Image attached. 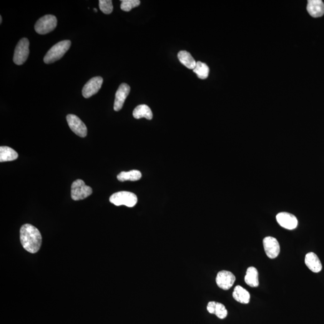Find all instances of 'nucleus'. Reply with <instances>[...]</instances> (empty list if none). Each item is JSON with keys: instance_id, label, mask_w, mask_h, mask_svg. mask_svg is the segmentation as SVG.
<instances>
[{"instance_id": "obj_1", "label": "nucleus", "mask_w": 324, "mask_h": 324, "mask_svg": "<svg viewBox=\"0 0 324 324\" xmlns=\"http://www.w3.org/2000/svg\"><path fill=\"white\" fill-rule=\"evenodd\" d=\"M42 235L40 231L30 224H25L20 230V240L25 250L36 253L42 245Z\"/></svg>"}, {"instance_id": "obj_2", "label": "nucleus", "mask_w": 324, "mask_h": 324, "mask_svg": "<svg viewBox=\"0 0 324 324\" xmlns=\"http://www.w3.org/2000/svg\"><path fill=\"white\" fill-rule=\"evenodd\" d=\"M71 46L70 41H62L54 45L45 55L44 61L46 64H51L62 59Z\"/></svg>"}, {"instance_id": "obj_3", "label": "nucleus", "mask_w": 324, "mask_h": 324, "mask_svg": "<svg viewBox=\"0 0 324 324\" xmlns=\"http://www.w3.org/2000/svg\"><path fill=\"white\" fill-rule=\"evenodd\" d=\"M109 201L116 206L125 205L128 207H134L138 202V198L134 193L122 191L112 195Z\"/></svg>"}, {"instance_id": "obj_4", "label": "nucleus", "mask_w": 324, "mask_h": 324, "mask_svg": "<svg viewBox=\"0 0 324 324\" xmlns=\"http://www.w3.org/2000/svg\"><path fill=\"white\" fill-rule=\"evenodd\" d=\"M57 25V17L47 15L40 18L35 24V31L39 34H46L53 31Z\"/></svg>"}, {"instance_id": "obj_5", "label": "nucleus", "mask_w": 324, "mask_h": 324, "mask_svg": "<svg viewBox=\"0 0 324 324\" xmlns=\"http://www.w3.org/2000/svg\"><path fill=\"white\" fill-rule=\"evenodd\" d=\"M93 193L92 187L85 185L84 181L77 180L72 183L71 197L73 200L79 201L85 199Z\"/></svg>"}, {"instance_id": "obj_6", "label": "nucleus", "mask_w": 324, "mask_h": 324, "mask_svg": "<svg viewBox=\"0 0 324 324\" xmlns=\"http://www.w3.org/2000/svg\"><path fill=\"white\" fill-rule=\"evenodd\" d=\"M30 43L29 39L23 38L20 40L15 49L14 62L17 65H22L27 61L29 57Z\"/></svg>"}, {"instance_id": "obj_7", "label": "nucleus", "mask_w": 324, "mask_h": 324, "mask_svg": "<svg viewBox=\"0 0 324 324\" xmlns=\"http://www.w3.org/2000/svg\"><path fill=\"white\" fill-rule=\"evenodd\" d=\"M66 119L70 129L75 134L82 138L86 137L87 135V128L86 125H85L84 123L81 121V120L78 117L74 114H69L67 115Z\"/></svg>"}, {"instance_id": "obj_8", "label": "nucleus", "mask_w": 324, "mask_h": 324, "mask_svg": "<svg viewBox=\"0 0 324 324\" xmlns=\"http://www.w3.org/2000/svg\"><path fill=\"white\" fill-rule=\"evenodd\" d=\"M236 280L235 276L230 271H219L216 276V281L217 286L223 290H228L232 287Z\"/></svg>"}, {"instance_id": "obj_9", "label": "nucleus", "mask_w": 324, "mask_h": 324, "mask_svg": "<svg viewBox=\"0 0 324 324\" xmlns=\"http://www.w3.org/2000/svg\"><path fill=\"white\" fill-rule=\"evenodd\" d=\"M103 82H104V79L100 77H94L90 79L83 87V96L88 99L97 93L101 89Z\"/></svg>"}, {"instance_id": "obj_10", "label": "nucleus", "mask_w": 324, "mask_h": 324, "mask_svg": "<svg viewBox=\"0 0 324 324\" xmlns=\"http://www.w3.org/2000/svg\"><path fill=\"white\" fill-rule=\"evenodd\" d=\"M263 248L266 255L270 259H275L278 257L280 253V245L276 238L267 237L263 240Z\"/></svg>"}, {"instance_id": "obj_11", "label": "nucleus", "mask_w": 324, "mask_h": 324, "mask_svg": "<svg viewBox=\"0 0 324 324\" xmlns=\"http://www.w3.org/2000/svg\"><path fill=\"white\" fill-rule=\"evenodd\" d=\"M276 220L281 227L286 230H293L297 227L298 220L294 215L282 212L276 216Z\"/></svg>"}, {"instance_id": "obj_12", "label": "nucleus", "mask_w": 324, "mask_h": 324, "mask_svg": "<svg viewBox=\"0 0 324 324\" xmlns=\"http://www.w3.org/2000/svg\"><path fill=\"white\" fill-rule=\"evenodd\" d=\"M130 87L129 85L123 83L120 85L115 94L114 109L115 111H119L122 109L125 99L129 94Z\"/></svg>"}, {"instance_id": "obj_13", "label": "nucleus", "mask_w": 324, "mask_h": 324, "mask_svg": "<svg viewBox=\"0 0 324 324\" xmlns=\"http://www.w3.org/2000/svg\"><path fill=\"white\" fill-rule=\"evenodd\" d=\"M307 10L308 13L313 17L323 16L324 14V4L321 0H309Z\"/></svg>"}, {"instance_id": "obj_14", "label": "nucleus", "mask_w": 324, "mask_h": 324, "mask_svg": "<svg viewBox=\"0 0 324 324\" xmlns=\"http://www.w3.org/2000/svg\"><path fill=\"white\" fill-rule=\"evenodd\" d=\"M306 266L313 273H319L322 270V263L317 255L313 252L308 253L305 257Z\"/></svg>"}, {"instance_id": "obj_15", "label": "nucleus", "mask_w": 324, "mask_h": 324, "mask_svg": "<svg viewBox=\"0 0 324 324\" xmlns=\"http://www.w3.org/2000/svg\"><path fill=\"white\" fill-rule=\"evenodd\" d=\"M233 298L238 302L242 304L249 303L250 295L249 293L241 286H237L233 290L232 293Z\"/></svg>"}, {"instance_id": "obj_16", "label": "nucleus", "mask_w": 324, "mask_h": 324, "mask_svg": "<svg viewBox=\"0 0 324 324\" xmlns=\"http://www.w3.org/2000/svg\"><path fill=\"white\" fill-rule=\"evenodd\" d=\"M133 115L135 119H140L142 118H145L147 120H152L153 112L150 107L146 105H140L136 107L133 112Z\"/></svg>"}, {"instance_id": "obj_17", "label": "nucleus", "mask_w": 324, "mask_h": 324, "mask_svg": "<svg viewBox=\"0 0 324 324\" xmlns=\"http://www.w3.org/2000/svg\"><path fill=\"white\" fill-rule=\"evenodd\" d=\"M18 157L16 151L7 146L0 147V162L13 161Z\"/></svg>"}, {"instance_id": "obj_18", "label": "nucleus", "mask_w": 324, "mask_h": 324, "mask_svg": "<svg viewBox=\"0 0 324 324\" xmlns=\"http://www.w3.org/2000/svg\"><path fill=\"white\" fill-rule=\"evenodd\" d=\"M245 280L250 287L256 288L259 286L258 271L257 268L250 267L247 268Z\"/></svg>"}, {"instance_id": "obj_19", "label": "nucleus", "mask_w": 324, "mask_h": 324, "mask_svg": "<svg viewBox=\"0 0 324 324\" xmlns=\"http://www.w3.org/2000/svg\"><path fill=\"white\" fill-rule=\"evenodd\" d=\"M178 59L188 69L193 70L195 69L197 62L193 59L192 55L186 51H181L178 52Z\"/></svg>"}, {"instance_id": "obj_20", "label": "nucleus", "mask_w": 324, "mask_h": 324, "mask_svg": "<svg viewBox=\"0 0 324 324\" xmlns=\"http://www.w3.org/2000/svg\"><path fill=\"white\" fill-rule=\"evenodd\" d=\"M141 177V173L138 170H132L129 172L123 171L117 175V179L120 182H125V181L135 182L140 180Z\"/></svg>"}, {"instance_id": "obj_21", "label": "nucleus", "mask_w": 324, "mask_h": 324, "mask_svg": "<svg viewBox=\"0 0 324 324\" xmlns=\"http://www.w3.org/2000/svg\"><path fill=\"white\" fill-rule=\"evenodd\" d=\"M193 72L197 74L198 77L201 79L207 78L209 75L210 69L207 64L201 62H197V65L195 69L193 70Z\"/></svg>"}, {"instance_id": "obj_22", "label": "nucleus", "mask_w": 324, "mask_h": 324, "mask_svg": "<svg viewBox=\"0 0 324 324\" xmlns=\"http://www.w3.org/2000/svg\"><path fill=\"white\" fill-rule=\"evenodd\" d=\"M121 1V9L124 12H130L140 4L139 0H123Z\"/></svg>"}, {"instance_id": "obj_23", "label": "nucleus", "mask_w": 324, "mask_h": 324, "mask_svg": "<svg viewBox=\"0 0 324 324\" xmlns=\"http://www.w3.org/2000/svg\"><path fill=\"white\" fill-rule=\"evenodd\" d=\"M99 8L105 14H111L114 9L112 1L111 0H100Z\"/></svg>"}, {"instance_id": "obj_24", "label": "nucleus", "mask_w": 324, "mask_h": 324, "mask_svg": "<svg viewBox=\"0 0 324 324\" xmlns=\"http://www.w3.org/2000/svg\"><path fill=\"white\" fill-rule=\"evenodd\" d=\"M215 315L221 320L225 319L228 315V310L222 303H216Z\"/></svg>"}, {"instance_id": "obj_25", "label": "nucleus", "mask_w": 324, "mask_h": 324, "mask_svg": "<svg viewBox=\"0 0 324 324\" xmlns=\"http://www.w3.org/2000/svg\"><path fill=\"white\" fill-rule=\"evenodd\" d=\"M216 303H217V302H215V301H210V302L208 303L207 307V309L208 312L212 314H215Z\"/></svg>"}, {"instance_id": "obj_26", "label": "nucleus", "mask_w": 324, "mask_h": 324, "mask_svg": "<svg viewBox=\"0 0 324 324\" xmlns=\"http://www.w3.org/2000/svg\"><path fill=\"white\" fill-rule=\"evenodd\" d=\"M2 23V16H0V24Z\"/></svg>"}, {"instance_id": "obj_27", "label": "nucleus", "mask_w": 324, "mask_h": 324, "mask_svg": "<svg viewBox=\"0 0 324 324\" xmlns=\"http://www.w3.org/2000/svg\"><path fill=\"white\" fill-rule=\"evenodd\" d=\"M95 12H97V10L96 9H94Z\"/></svg>"}]
</instances>
